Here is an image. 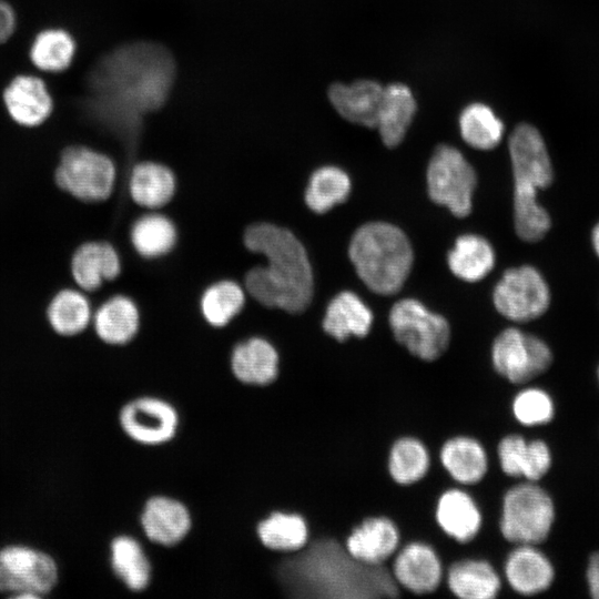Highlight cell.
Instances as JSON below:
<instances>
[{"mask_svg":"<svg viewBox=\"0 0 599 599\" xmlns=\"http://www.w3.org/2000/svg\"><path fill=\"white\" fill-rule=\"evenodd\" d=\"M495 261V251L490 243L476 234L457 237L447 255L451 273L466 282L483 280L493 270Z\"/></svg>","mask_w":599,"mask_h":599,"instance_id":"33","label":"cell"},{"mask_svg":"<svg viewBox=\"0 0 599 599\" xmlns=\"http://www.w3.org/2000/svg\"><path fill=\"white\" fill-rule=\"evenodd\" d=\"M416 112V102L408 87L393 83L384 88L376 128L388 148L398 145Z\"/></svg>","mask_w":599,"mask_h":599,"instance_id":"31","label":"cell"},{"mask_svg":"<svg viewBox=\"0 0 599 599\" xmlns=\"http://www.w3.org/2000/svg\"><path fill=\"white\" fill-rule=\"evenodd\" d=\"M77 52V41L63 28L51 27L39 31L29 48V59L40 71L61 73L69 69Z\"/></svg>","mask_w":599,"mask_h":599,"instance_id":"34","label":"cell"},{"mask_svg":"<svg viewBox=\"0 0 599 599\" xmlns=\"http://www.w3.org/2000/svg\"><path fill=\"white\" fill-rule=\"evenodd\" d=\"M461 138L478 150H490L499 144L504 124L494 111L484 103L466 106L459 116Z\"/></svg>","mask_w":599,"mask_h":599,"instance_id":"38","label":"cell"},{"mask_svg":"<svg viewBox=\"0 0 599 599\" xmlns=\"http://www.w3.org/2000/svg\"><path fill=\"white\" fill-rule=\"evenodd\" d=\"M121 272V254L106 241L95 240L81 244L71 260L72 277L85 292H95L105 283L114 282Z\"/></svg>","mask_w":599,"mask_h":599,"instance_id":"23","label":"cell"},{"mask_svg":"<svg viewBox=\"0 0 599 599\" xmlns=\"http://www.w3.org/2000/svg\"><path fill=\"white\" fill-rule=\"evenodd\" d=\"M373 318L372 311L357 294L342 291L327 303L322 328L326 335L343 343L352 336L365 337L370 332Z\"/></svg>","mask_w":599,"mask_h":599,"instance_id":"26","label":"cell"},{"mask_svg":"<svg viewBox=\"0 0 599 599\" xmlns=\"http://www.w3.org/2000/svg\"><path fill=\"white\" fill-rule=\"evenodd\" d=\"M118 175L116 164L108 154L85 145L65 148L54 171L57 185L85 203L108 201Z\"/></svg>","mask_w":599,"mask_h":599,"instance_id":"7","label":"cell"},{"mask_svg":"<svg viewBox=\"0 0 599 599\" xmlns=\"http://www.w3.org/2000/svg\"><path fill=\"white\" fill-rule=\"evenodd\" d=\"M230 366L240 382L266 385L277 376L278 351L267 338L253 335L234 344L230 355Z\"/></svg>","mask_w":599,"mask_h":599,"instance_id":"25","label":"cell"},{"mask_svg":"<svg viewBox=\"0 0 599 599\" xmlns=\"http://www.w3.org/2000/svg\"><path fill=\"white\" fill-rule=\"evenodd\" d=\"M129 242L143 258H159L169 254L177 242L175 223L161 211H144L129 227Z\"/></svg>","mask_w":599,"mask_h":599,"instance_id":"28","label":"cell"},{"mask_svg":"<svg viewBox=\"0 0 599 599\" xmlns=\"http://www.w3.org/2000/svg\"><path fill=\"white\" fill-rule=\"evenodd\" d=\"M10 119L23 128H37L53 113L54 100L45 81L30 73L14 75L2 91Z\"/></svg>","mask_w":599,"mask_h":599,"instance_id":"18","label":"cell"},{"mask_svg":"<svg viewBox=\"0 0 599 599\" xmlns=\"http://www.w3.org/2000/svg\"><path fill=\"white\" fill-rule=\"evenodd\" d=\"M384 87L373 80H358L351 84L334 83L328 98L335 110L346 120L376 128Z\"/></svg>","mask_w":599,"mask_h":599,"instance_id":"27","label":"cell"},{"mask_svg":"<svg viewBox=\"0 0 599 599\" xmlns=\"http://www.w3.org/2000/svg\"><path fill=\"white\" fill-rule=\"evenodd\" d=\"M348 256L362 282L374 293H397L413 265V250L405 233L385 222H369L353 234Z\"/></svg>","mask_w":599,"mask_h":599,"instance_id":"5","label":"cell"},{"mask_svg":"<svg viewBox=\"0 0 599 599\" xmlns=\"http://www.w3.org/2000/svg\"><path fill=\"white\" fill-rule=\"evenodd\" d=\"M590 242L596 256L599 258V221L593 225L591 230Z\"/></svg>","mask_w":599,"mask_h":599,"instance_id":"43","label":"cell"},{"mask_svg":"<svg viewBox=\"0 0 599 599\" xmlns=\"http://www.w3.org/2000/svg\"><path fill=\"white\" fill-rule=\"evenodd\" d=\"M344 545L356 560L367 565H386L402 545L400 530L390 517L370 515L352 527Z\"/></svg>","mask_w":599,"mask_h":599,"instance_id":"17","label":"cell"},{"mask_svg":"<svg viewBox=\"0 0 599 599\" xmlns=\"http://www.w3.org/2000/svg\"><path fill=\"white\" fill-rule=\"evenodd\" d=\"M586 578L590 596L599 599V551L589 557Z\"/></svg>","mask_w":599,"mask_h":599,"instance_id":"42","label":"cell"},{"mask_svg":"<svg viewBox=\"0 0 599 599\" xmlns=\"http://www.w3.org/2000/svg\"><path fill=\"white\" fill-rule=\"evenodd\" d=\"M243 243L264 260L243 276L247 297L291 314L307 311L314 298L315 277L302 240L288 227L261 221L245 229Z\"/></svg>","mask_w":599,"mask_h":599,"instance_id":"2","label":"cell"},{"mask_svg":"<svg viewBox=\"0 0 599 599\" xmlns=\"http://www.w3.org/2000/svg\"><path fill=\"white\" fill-rule=\"evenodd\" d=\"M17 28V14L12 6L0 0V43L8 41Z\"/></svg>","mask_w":599,"mask_h":599,"instance_id":"41","label":"cell"},{"mask_svg":"<svg viewBox=\"0 0 599 599\" xmlns=\"http://www.w3.org/2000/svg\"><path fill=\"white\" fill-rule=\"evenodd\" d=\"M555 518L549 493L536 481L522 480L505 489L497 526L508 545L538 546L548 539Z\"/></svg>","mask_w":599,"mask_h":599,"instance_id":"6","label":"cell"},{"mask_svg":"<svg viewBox=\"0 0 599 599\" xmlns=\"http://www.w3.org/2000/svg\"><path fill=\"white\" fill-rule=\"evenodd\" d=\"M92 315L87 296L72 288L58 292L47 309L51 328L61 336H74L84 332L92 322Z\"/></svg>","mask_w":599,"mask_h":599,"instance_id":"36","label":"cell"},{"mask_svg":"<svg viewBox=\"0 0 599 599\" xmlns=\"http://www.w3.org/2000/svg\"><path fill=\"white\" fill-rule=\"evenodd\" d=\"M598 378H599V368H598Z\"/></svg>","mask_w":599,"mask_h":599,"instance_id":"44","label":"cell"},{"mask_svg":"<svg viewBox=\"0 0 599 599\" xmlns=\"http://www.w3.org/2000/svg\"><path fill=\"white\" fill-rule=\"evenodd\" d=\"M476 172L454 146L439 145L428 164L427 187L430 200L447 207L455 216L471 212Z\"/></svg>","mask_w":599,"mask_h":599,"instance_id":"11","label":"cell"},{"mask_svg":"<svg viewBox=\"0 0 599 599\" xmlns=\"http://www.w3.org/2000/svg\"><path fill=\"white\" fill-rule=\"evenodd\" d=\"M434 519L438 529L456 545L466 546L479 535L484 517L479 504L461 486H449L437 497Z\"/></svg>","mask_w":599,"mask_h":599,"instance_id":"15","label":"cell"},{"mask_svg":"<svg viewBox=\"0 0 599 599\" xmlns=\"http://www.w3.org/2000/svg\"><path fill=\"white\" fill-rule=\"evenodd\" d=\"M508 146L514 174L515 230L522 241L538 242L551 227V217L537 197L538 191L554 181L551 160L541 134L527 123L515 128Z\"/></svg>","mask_w":599,"mask_h":599,"instance_id":"4","label":"cell"},{"mask_svg":"<svg viewBox=\"0 0 599 599\" xmlns=\"http://www.w3.org/2000/svg\"><path fill=\"white\" fill-rule=\"evenodd\" d=\"M119 422L124 433L133 440L156 445L173 437L177 415L170 404L161 399L141 397L122 407Z\"/></svg>","mask_w":599,"mask_h":599,"instance_id":"16","label":"cell"},{"mask_svg":"<svg viewBox=\"0 0 599 599\" xmlns=\"http://www.w3.org/2000/svg\"><path fill=\"white\" fill-rule=\"evenodd\" d=\"M496 374L510 385H525L545 374L554 355L550 346L539 336L508 327L495 338L490 351Z\"/></svg>","mask_w":599,"mask_h":599,"instance_id":"10","label":"cell"},{"mask_svg":"<svg viewBox=\"0 0 599 599\" xmlns=\"http://www.w3.org/2000/svg\"><path fill=\"white\" fill-rule=\"evenodd\" d=\"M113 572L131 590H142L150 580V564L140 544L129 536H118L110 544Z\"/></svg>","mask_w":599,"mask_h":599,"instance_id":"37","label":"cell"},{"mask_svg":"<svg viewBox=\"0 0 599 599\" xmlns=\"http://www.w3.org/2000/svg\"><path fill=\"white\" fill-rule=\"evenodd\" d=\"M496 309L507 319L526 323L541 317L551 303L550 287L532 265L504 272L493 292Z\"/></svg>","mask_w":599,"mask_h":599,"instance_id":"12","label":"cell"},{"mask_svg":"<svg viewBox=\"0 0 599 599\" xmlns=\"http://www.w3.org/2000/svg\"><path fill=\"white\" fill-rule=\"evenodd\" d=\"M443 470L456 486L480 484L489 471V457L484 444L474 436L458 434L448 437L438 450Z\"/></svg>","mask_w":599,"mask_h":599,"instance_id":"21","label":"cell"},{"mask_svg":"<svg viewBox=\"0 0 599 599\" xmlns=\"http://www.w3.org/2000/svg\"><path fill=\"white\" fill-rule=\"evenodd\" d=\"M175 74L171 52L149 41L122 44L101 57L90 70L83 110L122 146V176L138 161L145 116L167 101Z\"/></svg>","mask_w":599,"mask_h":599,"instance_id":"1","label":"cell"},{"mask_svg":"<svg viewBox=\"0 0 599 599\" xmlns=\"http://www.w3.org/2000/svg\"><path fill=\"white\" fill-rule=\"evenodd\" d=\"M496 459L505 477L536 483L548 474L552 465L551 449L544 439H528L517 432L507 433L498 440Z\"/></svg>","mask_w":599,"mask_h":599,"instance_id":"14","label":"cell"},{"mask_svg":"<svg viewBox=\"0 0 599 599\" xmlns=\"http://www.w3.org/2000/svg\"><path fill=\"white\" fill-rule=\"evenodd\" d=\"M138 304L126 294L115 293L103 301L92 315L98 338L110 346L130 344L140 329Z\"/></svg>","mask_w":599,"mask_h":599,"instance_id":"24","label":"cell"},{"mask_svg":"<svg viewBox=\"0 0 599 599\" xmlns=\"http://www.w3.org/2000/svg\"><path fill=\"white\" fill-rule=\"evenodd\" d=\"M141 521L149 539L166 546L180 541L191 526L189 511L181 502L160 496L146 502Z\"/></svg>","mask_w":599,"mask_h":599,"instance_id":"30","label":"cell"},{"mask_svg":"<svg viewBox=\"0 0 599 599\" xmlns=\"http://www.w3.org/2000/svg\"><path fill=\"white\" fill-rule=\"evenodd\" d=\"M246 300V292L240 282L222 278L204 288L199 306L205 322L221 328L227 326L242 312Z\"/></svg>","mask_w":599,"mask_h":599,"instance_id":"35","label":"cell"},{"mask_svg":"<svg viewBox=\"0 0 599 599\" xmlns=\"http://www.w3.org/2000/svg\"><path fill=\"white\" fill-rule=\"evenodd\" d=\"M389 326L395 341L423 362H435L448 349V322L417 300L404 298L396 302L389 312Z\"/></svg>","mask_w":599,"mask_h":599,"instance_id":"9","label":"cell"},{"mask_svg":"<svg viewBox=\"0 0 599 599\" xmlns=\"http://www.w3.org/2000/svg\"><path fill=\"white\" fill-rule=\"evenodd\" d=\"M388 564L394 580L407 593H435L444 583L445 566L429 542L413 539L400 545Z\"/></svg>","mask_w":599,"mask_h":599,"instance_id":"13","label":"cell"},{"mask_svg":"<svg viewBox=\"0 0 599 599\" xmlns=\"http://www.w3.org/2000/svg\"><path fill=\"white\" fill-rule=\"evenodd\" d=\"M386 468L394 484L400 487L417 485L432 468L429 449L416 436H399L389 446Z\"/></svg>","mask_w":599,"mask_h":599,"instance_id":"29","label":"cell"},{"mask_svg":"<svg viewBox=\"0 0 599 599\" xmlns=\"http://www.w3.org/2000/svg\"><path fill=\"white\" fill-rule=\"evenodd\" d=\"M288 564L285 572L301 596L394 598L402 595L388 564L361 562L334 537L315 540Z\"/></svg>","mask_w":599,"mask_h":599,"instance_id":"3","label":"cell"},{"mask_svg":"<svg viewBox=\"0 0 599 599\" xmlns=\"http://www.w3.org/2000/svg\"><path fill=\"white\" fill-rule=\"evenodd\" d=\"M60 582V567L48 551L28 544L0 547V593L41 599Z\"/></svg>","mask_w":599,"mask_h":599,"instance_id":"8","label":"cell"},{"mask_svg":"<svg viewBox=\"0 0 599 599\" xmlns=\"http://www.w3.org/2000/svg\"><path fill=\"white\" fill-rule=\"evenodd\" d=\"M502 578L521 596H535L550 588L555 579L551 560L535 545H516L506 554Z\"/></svg>","mask_w":599,"mask_h":599,"instance_id":"20","label":"cell"},{"mask_svg":"<svg viewBox=\"0 0 599 599\" xmlns=\"http://www.w3.org/2000/svg\"><path fill=\"white\" fill-rule=\"evenodd\" d=\"M514 420L527 428L549 424L555 416V403L548 392L540 387H522L511 398Z\"/></svg>","mask_w":599,"mask_h":599,"instance_id":"40","label":"cell"},{"mask_svg":"<svg viewBox=\"0 0 599 599\" xmlns=\"http://www.w3.org/2000/svg\"><path fill=\"white\" fill-rule=\"evenodd\" d=\"M444 582L449 595L460 599H494L504 587L501 573L484 557L464 556L445 567Z\"/></svg>","mask_w":599,"mask_h":599,"instance_id":"19","label":"cell"},{"mask_svg":"<svg viewBox=\"0 0 599 599\" xmlns=\"http://www.w3.org/2000/svg\"><path fill=\"white\" fill-rule=\"evenodd\" d=\"M131 202L143 211H160L174 196L176 176L163 162L144 159L130 169L125 181Z\"/></svg>","mask_w":599,"mask_h":599,"instance_id":"22","label":"cell"},{"mask_svg":"<svg viewBox=\"0 0 599 599\" xmlns=\"http://www.w3.org/2000/svg\"><path fill=\"white\" fill-rule=\"evenodd\" d=\"M351 189V179L344 170L323 165L308 176L303 193L304 204L314 214L322 215L344 203Z\"/></svg>","mask_w":599,"mask_h":599,"instance_id":"32","label":"cell"},{"mask_svg":"<svg viewBox=\"0 0 599 599\" xmlns=\"http://www.w3.org/2000/svg\"><path fill=\"white\" fill-rule=\"evenodd\" d=\"M261 541L274 550L295 551L308 540L305 519L296 514L274 512L258 525Z\"/></svg>","mask_w":599,"mask_h":599,"instance_id":"39","label":"cell"}]
</instances>
